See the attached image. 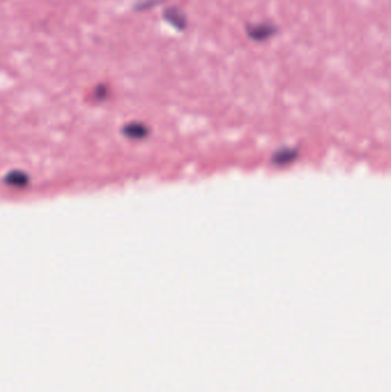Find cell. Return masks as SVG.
<instances>
[{
    "mask_svg": "<svg viewBox=\"0 0 391 392\" xmlns=\"http://www.w3.org/2000/svg\"><path fill=\"white\" fill-rule=\"evenodd\" d=\"M277 32L275 25L271 23H259V25H248L247 34L255 42H264L271 38Z\"/></svg>",
    "mask_w": 391,
    "mask_h": 392,
    "instance_id": "cell-1",
    "label": "cell"
},
{
    "mask_svg": "<svg viewBox=\"0 0 391 392\" xmlns=\"http://www.w3.org/2000/svg\"><path fill=\"white\" fill-rule=\"evenodd\" d=\"M163 16L164 20L173 25V27H175V28L184 29L186 25H187L186 16L177 7H170L168 10L164 11Z\"/></svg>",
    "mask_w": 391,
    "mask_h": 392,
    "instance_id": "cell-2",
    "label": "cell"
}]
</instances>
